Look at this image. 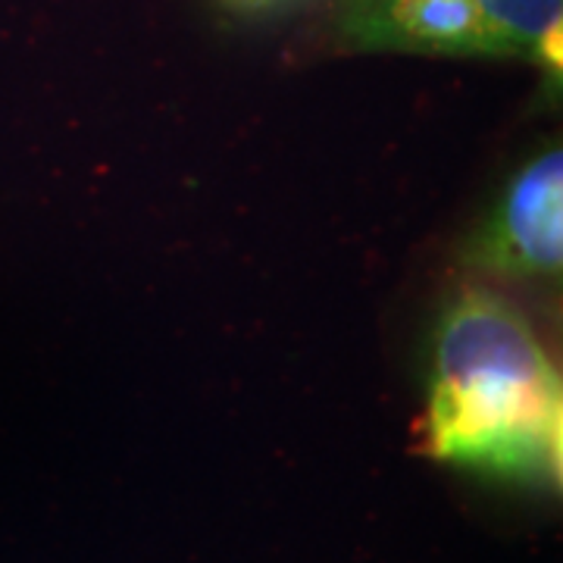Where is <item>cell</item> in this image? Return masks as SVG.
<instances>
[{
	"mask_svg": "<svg viewBox=\"0 0 563 563\" xmlns=\"http://www.w3.org/2000/svg\"><path fill=\"white\" fill-rule=\"evenodd\" d=\"M426 448L507 479L561 483V376L510 301L466 288L435 339Z\"/></svg>",
	"mask_w": 563,
	"mask_h": 563,
	"instance_id": "1",
	"label": "cell"
},
{
	"mask_svg": "<svg viewBox=\"0 0 563 563\" xmlns=\"http://www.w3.org/2000/svg\"><path fill=\"white\" fill-rule=\"evenodd\" d=\"M507 57L539 60L561 76L563 0H476Z\"/></svg>",
	"mask_w": 563,
	"mask_h": 563,
	"instance_id": "4",
	"label": "cell"
},
{
	"mask_svg": "<svg viewBox=\"0 0 563 563\" xmlns=\"http://www.w3.org/2000/svg\"><path fill=\"white\" fill-rule=\"evenodd\" d=\"M217 3L232 10V13L261 16V13H276V10H285V7H295L298 0H217Z\"/></svg>",
	"mask_w": 563,
	"mask_h": 563,
	"instance_id": "5",
	"label": "cell"
},
{
	"mask_svg": "<svg viewBox=\"0 0 563 563\" xmlns=\"http://www.w3.org/2000/svg\"><path fill=\"white\" fill-rule=\"evenodd\" d=\"M347 32L366 47L507 57L476 0H347Z\"/></svg>",
	"mask_w": 563,
	"mask_h": 563,
	"instance_id": "3",
	"label": "cell"
},
{
	"mask_svg": "<svg viewBox=\"0 0 563 563\" xmlns=\"http://www.w3.org/2000/svg\"><path fill=\"white\" fill-rule=\"evenodd\" d=\"M563 154L548 147L507 185L498 210L473 244V261L517 279H561Z\"/></svg>",
	"mask_w": 563,
	"mask_h": 563,
	"instance_id": "2",
	"label": "cell"
}]
</instances>
